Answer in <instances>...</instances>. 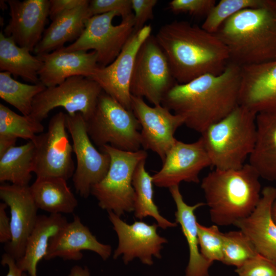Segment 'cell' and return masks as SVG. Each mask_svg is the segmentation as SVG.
<instances>
[{"instance_id": "cell-42", "label": "cell", "mask_w": 276, "mask_h": 276, "mask_svg": "<svg viewBox=\"0 0 276 276\" xmlns=\"http://www.w3.org/2000/svg\"><path fill=\"white\" fill-rule=\"evenodd\" d=\"M1 264L3 266L7 265L8 271L6 276H22L23 271L16 264V261L7 253L4 254L1 258Z\"/></svg>"}, {"instance_id": "cell-34", "label": "cell", "mask_w": 276, "mask_h": 276, "mask_svg": "<svg viewBox=\"0 0 276 276\" xmlns=\"http://www.w3.org/2000/svg\"><path fill=\"white\" fill-rule=\"evenodd\" d=\"M265 0H221L213 7L201 26L215 34L222 24L231 16L244 9L261 6Z\"/></svg>"}, {"instance_id": "cell-35", "label": "cell", "mask_w": 276, "mask_h": 276, "mask_svg": "<svg viewBox=\"0 0 276 276\" xmlns=\"http://www.w3.org/2000/svg\"><path fill=\"white\" fill-rule=\"evenodd\" d=\"M197 227L199 248L202 257L212 264L216 261L222 262L223 233L214 224L206 226L197 222Z\"/></svg>"}, {"instance_id": "cell-45", "label": "cell", "mask_w": 276, "mask_h": 276, "mask_svg": "<svg viewBox=\"0 0 276 276\" xmlns=\"http://www.w3.org/2000/svg\"><path fill=\"white\" fill-rule=\"evenodd\" d=\"M22 276H29V275L27 273L24 272L23 274H22Z\"/></svg>"}, {"instance_id": "cell-5", "label": "cell", "mask_w": 276, "mask_h": 276, "mask_svg": "<svg viewBox=\"0 0 276 276\" xmlns=\"http://www.w3.org/2000/svg\"><path fill=\"white\" fill-rule=\"evenodd\" d=\"M257 114L239 105L201 134L211 166L220 170L237 169L246 164L256 143Z\"/></svg>"}, {"instance_id": "cell-23", "label": "cell", "mask_w": 276, "mask_h": 276, "mask_svg": "<svg viewBox=\"0 0 276 276\" xmlns=\"http://www.w3.org/2000/svg\"><path fill=\"white\" fill-rule=\"evenodd\" d=\"M175 203V220L179 224L188 245L189 259L185 276H210L209 268L213 264L206 260L200 251L197 234V221L195 211L206 204L198 202L188 205L183 200L179 186L169 189Z\"/></svg>"}, {"instance_id": "cell-33", "label": "cell", "mask_w": 276, "mask_h": 276, "mask_svg": "<svg viewBox=\"0 0 276 276\" xmlns=\"http://www.w3.org/2000/svg\"><path fill=\"white\" fill-rule=\"evenodd\" d=\"M257 254L249 238L241 230L223 233V264L237 268Z\"/></svg>"}, {"instance_id": "cell-15", "label": "cell", "mask_w": 276, "mask_h": 276, "mask_svg": "<svg viewBox=\"0 0 276 276\" xmlns=\"http://www.w3.org/2000/svg\"><path fill=\"white\" fill-rule=\"evenodd\" d=\"M107 212L119 241L113 259L122 255L124 264H128L138 258L142 263L150 266L153 264V257L162 258L160 251L167 240L157 233V224L142 221L128 224L112 212Z\"/></svg>"}, {"instance_id": "cell-22", "label": "cell", "mask_w": 276, "mask_h": 276, "mask_svg": "<svg viewBox=\"0 0 276 276\" xmlns=\"http://www.w3.org/2000/svg\"><path fill=\"white\" fill-rule=\"evenodd\" d=\"M38 56L42 62L39 79L46 87L58 85L73 76L89 78L99 67L94 51H66L60 48Z\"/></svg>"}, {"instance_id": "cell-17", "label": "cell", "mask_w": 276, "mask_h": 276, "mask_svg": "<svg viewBox=\"0 0 276 276\" xmlns=\"http://www.w3.org/2000/svg\"><path fill=\"white\" fill-rule=\"evenodd\" d=\"M0 198L9 208L11 239L4 250L16 261L24 255L27 240L36 224L38 209L29 186L13 184L0 186Z\"/></svg>"}, {"instance_id": "cell-37", "label": "cell", "mask_w": 276, "mask_h": 276, "mask_svg": "<svg viewBox=\"0 0 276 276\" xmlns=\"http://www.w3.org/2000/svg\"><path fill=\"white\" fill-rule=\"evenodd\" d=\"M90 16L117 12L122 20L133 17L131 0H92L88 5Z\"/></svg>"}, {"instance_id": "cell-31", "label": "cell", "mask_w": 276, "mask_h": 276, "mask_svg": "<svg viewBox=\"0 0 276 276\" xmlns=\"http://www.w3.org/2000/svg\"><path fill=\"white\" fill-rule=\"evenodd\" d=\"M7 72L0 73V97L22 115L30 116L35 97L46 87L42 83L28 84L20 82Z\"/></svg>"}, {"instance_id": "cell-38", "label": "cell", "mask_w": 276, "mask_h": 276, "mask_svg": "<svg viewBox=\"0 0 276 276\" xmlns=\"http://www.w3.org/2000/svg\"><path fill=\"white\" fill-rule=\"evenodd\" d=\"M216 3L215 0H172L169 3L168 9L174 13L206 17Z\"/></svg>"}, {"instance_id": "cell-10", "label": "cell", "mask_w": 276, "mask_h": 276, "mask_svg": "<svg viewBox=\"0 0 276 276\" xmlns=\"http://www.w3.org/2000/svg\"><path fill=\"white\" fill-rule=\"evenodd\" d=\"M117 16H120L118 12H111L90 17L80 36L62 49L66 51L92 50L98 55L100 67L109 65L118 56L134 32L133 17L113 25L112 22Z\"/></svg>"}, {"instance_id": "cell-19", "label": "cell", "mask_w": 276, "mask_h": 276, "mask_svg": "<svg viewBox=\"0 0 276 276\" xmlns=\"http://www.w3.org/2000/svg\"><path fill=\"white\" fill-rule=\"evenodd\" d=\"M239 103L257 114L276 112V60L241 67Z\"/></svg>"}, {"instance_id": "cell-25", "label": "cell", "mask_w": 276, "mask_h": 276, "mask_svg": "<svg viewBox=\"0 0 276 276\" xmlns=\"http://www.w3.org/2000/svg\"><path fill=\"white\" fill-rule=\"evenodd\" d=\"M255 145L248 164L260 177L276 181V112H261L256 116Z\"/></svg>"}, {"instance_id": "cell-28", "label": "cell", "mask_w": 276, "mask_h": 276, "mask_svg": "<svg viewBox=\"0 0 276 276\" xmlns=\"http://www.w3.org/2000/svg\"><path fill=\"white\" fill-rule=\"evenodd\" d=\"M31 51L18 46L11 37L0 33V70L20 77L33 84L40 83L38 72L42 62L38 56H33Z\"/></svg>"}, {"instance_id": "cell-7", "label": "cell", "mask_w": 276, "mask_h": 276, "mask_svg": "<svg viewBox=\"0 0 276 276\" xmlns=\"http://www.w3.org/2000/svg\"><path fill=\"white\" fill-rule=\"evenodd\" d=\"M86 121L93 143L101 147L109 145L128 151L140 150V124L131 110L104 93L101 94L91 117Z\"/></svg>"}, {"instance_id": "cell-27", "label": "cell", "mask_w": 276, "mask_h": 276, "mask_svg": "<svg viewBox=\"0 0 276 276\" xmlns=\"http://www.w3.org/2000/svg\"><path fill=\"white\" fill-rule=\"evenodd\" d=\"M66 181L59 177L36 178L29 188L37 208L50 214L73 213L78 201Z\"/></svg>"}, {"instance_id": "cell-11", "label": "cell", "mask_w": 276, "mask_h": 276, "mask_svg": "<svg viewBox=\"0 0 276 276\" xmlns=\"http://www.w3.org/2000/svg\"><path fill=\"white\" fill-rule=\"evenodd\" d=\"M66 116L61 111L55 114L47 131L32 141L35 145L33 173L36 178L59 177L67 180L74 175L73 149L66 131Z\"/></svg>"}, {"instance_id": "cell-26", "label": "cell", "mask_w": 276, "mask_h": 276, "mask_svg": "<svg viewBox=\"0 0 276 276\" xmlns=\"http://www.w3.org/2000/svg\"><path fill=\"white\" fill-rule=\"evenodd\" d=\"M66 217L61 214L38 215L36 224L30 235L22 257L16 264L29 276H37V266L44 259L51 238L67 223Z\"/></svg>"}, {"instance_id": "cell-18", "label": "cell", "mask_w": 276, "mask_h": 276, "mask_svg": "<svg viewBox=\"0 0 276 276\" xmlns=\"http://www.w3.org/2000/svg\"><path fill=\"white\" fill-rule=\"evenodd\" d=\"M10 20L4 34L33 52L41 40L49 14V0H8Z\"/></svg>"}, {"instance_id": "cell-30", "label": "cell", "mask_w": 276, "mask_h": 276, "mask_svg": "<svg viewBox=\"0 0 276 276\" xmlns=\"http://www.w3.org/2000/svg\"><path fill=\"white\" fill-rule=\"evenodd\" d=\"M145 164L146 160L141 162L133 176L132 185L135 192L134 216L140 220L151 217L156 221L158 226L164 229L175 227L177 223L164 218L154 201L152 176L147 171Z\"/></svg>"}, {"instance_id": "cell-1", "label": "cell", "mask_w": 276, "mask_h": 276, "mask_svg": "<svg viewBox=\"0 0 276 276\" xmlns=\"http://www.w3.org/2000/svg\"><path fill=\"white\" fill-rule=\"evenodd\" d=\"M241 67L229 62L219 75L206 74L176 83L161 104L180 116L184 125L200 134L239 105Z\"/></svg>"}, {"instance_id": "cell-36", "label": "cell", "mask_w": 276, "mask_h": 276, "mask_svg": "<svg viewBox=\"0 0 276 276\" xmlns=\"http://www.w3.org/2000/svg\"><path fill=\"white\" fill-rule=\"evenodd\" d=\"M235 272L239 276H276V263L258 253Z\"/></svg>"}, {"instance_id": "cell-6", "label": "cell", "mask_w": 276, "mask_h": 276, "mask_svg": "<svg viewBox=\"0 0 276 276\" xmlns=\"http://www.w3.org/2000/svg\"><path fill=\"white\" fill-rule=\"evenodd\" d=\"M100 149L109 155L110 164L105 177L92 187L90 194L97 199L100 208L119 216L133 212V176L139 163L146 159L147 152L124 151L108 145Z\"/></svg>"}, {"instance_id": "cell-20", "label": "cell", "mask_w": 276, "mask_h": 276, "mask_svg": "<svg viewBox=\"0 0 276 276\" xmlns=\"http://www.w3.org/2000/svg\"><path fill=\"white\" fill-rule=\"evenodd\" d=\"M90 250L98 254L103 260L111 255L110 245L99 242L79 216L67 222L50 240L46 260L60 258L64 260L78 261L83 257L82 250Z\"/></svg>"}, {"instance_id": "cell-12", "label": "cell", "mask_w": 276, "mask_h": 276, "mask_svg": "<svg viewBox=\"0 0 276 276\" xmlns=\"http://www.w3.org/2000/svg\"><path fill=\"white\" fill-rule=\"evenodd\" d=\"M66 114V128L72 137L73 152L77 160L73 181L76 192L86 198L90 194L92 187L107 174L110 158L108 154L99 151L94 146L81 113Z\"/></svg>"}, {"instance_id": "cell-16", "label": "cell", "mask_w": 276, "mask_h": 276, "mask_svg": "<svg viewBox=\"0 0 276 276\" xmlns=\"http://www.w3.org/2000/svg\"><path fill=\"white\" fill-rule=\"evenodd\" d=\"M211 163L200 137L186 143L177 140L167 153L161 169L152 175L153 184L170 188L182 181L198 183L199 175Z\"/></svg>"}, {"instance_id": "cell-21", "label": "cell", "mask_w": 276, "mask_h": 276, "mask_svg": "<svg viewBox=\"0 0 276 276\" xmlns=\"http://www.w3.org/2000/svg\"><path fill=\"white\" fill-rule=\"evenodd\" d=\"M275 199L276 188L265 187L253 212L234 225L246 235L258 253L276 263V224L271 215Z\"/></svg>"}, {"instance_id": "cell-43", "label": "cell", "mask_w": 276, "mask_h": 276, "mask_svg": "<svg viewBox=\"0 0 276 276\" xmlns=\"http://www.w3.org/2000/svg\"><path fill=\"white\" fill-rule=\"evenodd\" d=\"M68 276H90V273L86 267L83 268L79 266H75L71 269Z\"/></svg>"}, {"instance_id": "cell-39", "label": "cell", "mask_w": 276, "mask_h": 276, "mask_svg": "<svg viewBox=\"0 0 276 276\" xmlns=\"http://www.w3.org/2000/svg\"><path fill=\"white\" fill-rule=\"evenodd\" d=\"M133 14L134 32L142 29L145 24L153 18V9L157 0H131ZM133 32V33H134Z\"/></svg>"}, {"instance_id": "cell-4", "label": "cell", "mask_w": 276, "mask_h": 276, "mask_svg": "<svg viewBox=\"0 0 276 276\" xmlns=\"http://www.w3.org/2000/svg\"><path fill=\"white\" fill-rule=\"evenodd\" d=\"M260 176L248 163L237 169H214L201 182L211 221L218 226L234 225L248 217L261 195Z\"/></svg>"}, {"instance_id": "cell-32", "label": "cell", "mask_w": 276, "mask_h": 276, "mask_svg": "<svg viewBox=\"0 0 276 276\" xmlns=\"http://www.w3.org/2000/svg\"><path fill=\"white\" fill-rule=\"evenodd\" d=\"M44 126L30 116L18 114L7 106L0 104V137L17 140L18 138L33 141L37 134L43 132Z\"/></svg>"}, {"instance_id": "cell-24", "label": "cell", "mask_w": 276, "mask_h": 276, "mask_svg": "<svg viewBox=\"0 0 276 276\" xmlns=\"http://www.w3.org/2000/svg\"><path fill=\"white\" fill-rule=\"evenodd\" d=\"M89 2L60 14L52 20L33 50L36 56L62 48L66 42L75 41L80 36L86 20L91 17Z\"/></svg>"}, {"instance_id": "cell-41", "label": "cell", "mask_w": 276, "mask_h": 276, "mask_svg": "<svg viewBox=\"0 0 276 276\" xmlns=\"http://www.w3.org/2000/svg\"><path fill=\"white\" fill-rule=\"evenodd\" d=\"M7 205L0 203V242L6 244L11 239L10 219L6 213Z\"/></svg>"}, {"instance_id": "cell-14", "label": "cell", "mask_w": 276, "mask_h": 276, "mask_svg": "<svg viewBox=\"0 0 276 276\" xmlns=\"http://www.w3.org/2000/svg\"><path fill=\"white\" fill-rule=\"evenodd\" d=\"M131 110L138 120L142 147L155 153L162 162L177 139V129L184 125L183 119L162 104L151 106L143 98L131 95Z\"/></svg>"}, {"instance_id": "cell-40", "label": "cell", "mask_w": 276, "mask_h": 276, "mask_svg": "<svg viewBox=\"0 0 276 276\" xmlns=\"http://www.w3.org/2000/svg\"><path fill=\"white\" fill-rule=\"evenodd\" d=\"M87 0H50L49 16L53 20L60 14L86 3Z\"/></svg>"}, {"instance_id": "cell-2", "label": "cell", "mask_w": 276, "mask_h": 276, "mask_svg": "<svg viewBox=\"0 0 276 276\" xmlns=\"http://www.w3.org/2000/svg\"><path fill=\"white\" fill-rule=\"evenodd\" d=\"M155 37L178 84L206 74L219 75L229 62L228 50L216 34L188 21L166 24Z\"/></svg>"}, {"instance_id": "cell-44", "label": "cell", "mask_w": 276, "mask_h": 276, "mask_svg": "<svg viewBox=\"0 0 276 276\" xmlns=\"http://www.w3.org/2000/svg\"><path fill=\"white\" fill-rule=\"evenodd\" d=\"M271 215L274 222L276 224V199L273 202L272 205Z\"/></svg>"}, {"instance_id": "cell-8", "label": "cell", "mask_w": 276, "mask_h": 276, "mask_svg": "<svg viewBox=\"0 0 276 276\" xmlns=\"http://www.w3.org/2000/svg\"><path fill=\"white\" fill-rule=\"evenodd\" d=\"M102 92L95 81L82 76H73L58 85L46 87L37 95L30 116L41 122L51 110L61 107L67 114L79 112L87 121L93 114Z\"/></svg>"}, {"instance_id": "cell-29", "label": "cell", "mask_w": 276, "mask_h": 276, "mask_svg": "<svg viewBox=\"0 0 276 276\" xmlns=\"http://www.w3.org/2000/svg\"><path fill=\"white\" fill-rule=\"evenodd\" d=\"M35 145L32 141L10 148L0 156V181L29 186L34 170Z\"/></svg>"}, {"instance_id": "cell-9", "label": "cell", "mask_w": 276, "mask_h": 276, "mask_svg": "<svg viewBox=\"0 0 276 276\" xmlns=\"http://www.w3.org/2000/svg\"><path fill=\"white\" fill-rule=\"evenodd\" d=\"M168 59L155 36L150 35L137 54L130 82L131 95L161 104L176 84Z\"/></svg>"}, {"instance_id": "cell-3", "label": "cell", "mask_w": 276, "mask_h": 276, "mask_svg": "<svg viewBox=\"0 0 276 276\" xmlns=\"http://www.w3.org/2000/svg\"><path fill=\"white\" fill-rule=\"evenodd\" d=\"M215 34L226 46L229 62L241 67L276 60V1L239 11Z\"/></svg>"}, {"instance_id": "cell-13", "label": "cell", "mask_w": 276, "mask_h": 276, "mask_svg": "<svg viewBox=\"0 0 276 276\" xmlns=\"http://www.w3.org/2000/svg\"><path fill=\"white\" fill-rule=\"evenodd\" d=\"M150 25L134 32L116 59L99 67L88 78L96 82L103 91L128 110H131L130 82L136 57L143 42L151 35Z\"/></svg>"}]
</instances>
